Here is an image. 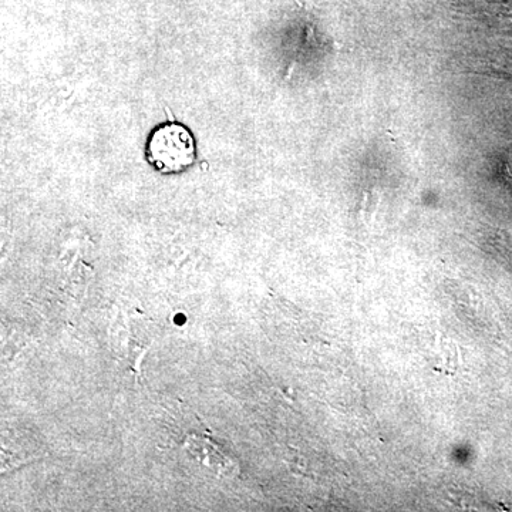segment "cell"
<instances>
[{"label": "cell", "mask_w": 512, "mask_h": 512, "mask_svg": "<svg viewBox=\"0 0 512 512\" xmlns=\"http://www.w3.org/2000/svg\"><path fill=\"white\" fill-rule=\"evenodd\" d=\"M185 446H187L191 456L200 461L201 466L212 471L215 476L221 478L232 476L234 464L225 456L224 451L215 446L212 441L202 439V437H190Z\"/></svg>", "instance_id": "cell-2"}, {"label": "cell", "mask_w": 512, "mask_h": 512, "mask_svg": "<svg viewBox=\"0 0 512 512\" xmlns=\"http://www.w3.org/2000/svg\"><path fill=\"white\" fill-rule=\"evenodd\" d=\"M144 156L148 165L157 173L183 174L197 163V138L191 128L181 121H164L148 134Z\"/></svg>", "instance_id": "cell-1"}]
</instances>
